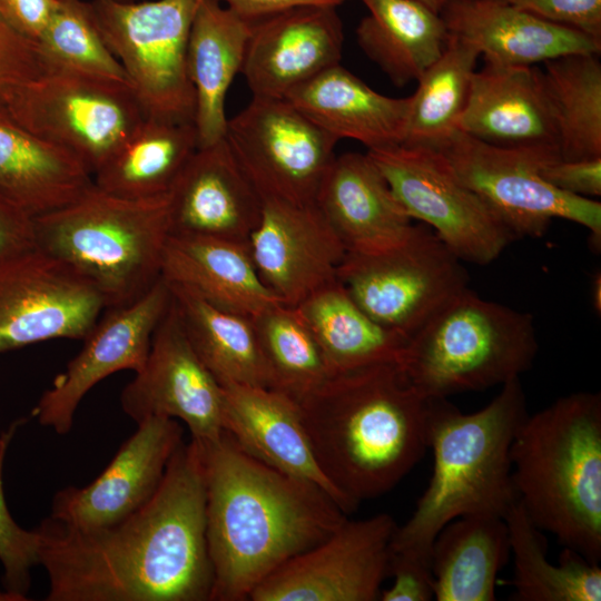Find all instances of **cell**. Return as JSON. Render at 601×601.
I'll list each match as a JSON object with an SVG mask.
<instances>
[{"instance_id":"6da1fadb","label":"cell","mask_w":601,"mask_h":601,"mask_svg":"<svg viewBox=\"0 0 601 601\" xmlns=\"http://www.w3.org/2000/svg\"><path fill=\"white\" fill-rule=\"evenodd\" d=\"M35 530L47 601L210 600L204 466L194 440L178 446L155 494L124 520L76 530L47 516Z\"/></svg>"},{"instance_id":"7a4b0ae2","label":"cell","mask_w":601,"mask_h":601,"mask_svg":"<svg viewBox=\"0 0 601 601\" xmlns=\"http://www.w3.org/2000/svg\"><path fill=\"white\" fill-rule=\"evenodd\" d=\"M197 444L213 601L248 599L268 575L347 519L321 487L256 460L226 431L214 442Z\"/></svg>"},{"instance_id":"3957f363","label":"cell","mask_w":601,"mask_h":601,"mask_svg":"<svg viewBox=\"0 0 601 601\" xmlns=\"http://www.w3.org/2000/svg\"><path fill=\"white\" fill-rule=\"evenodd\" d=\"M297 402L346 514L396 486L428 447L430 398L407 382L398 362L333 374Z\"/></svg>"},{"instance_id":"277c9868","label":"cell","mask_w":601,"mask_h":601,"mask_svg":"<svg viewBox=\"0 0 601 601\" xmlns=\"http://www.w3.org/2000/svg\"><path fill=\"white\" fill-rule=\"evenodd\" d=\"M526 415L520 378L503 384L473 413H462L446 398H430L432 476L411 518L397 525L391 551L431 562L433 541L449 522L469 515L504 519L518 501L510 450Z\"/></svg>"},{"instance_id":"5b68a950","label":"cell","mask_w":601,"mask_h":601,"mask_svg":"<svg viewBox=\"0 0 601 601\" xmlns=\"http://www.w3.org/2000/svg\"><path fill=\"white\" fill-rule=\"evenodd\" d=\"M518 501L563 548L601 559V395L578 392L526 415L510 450Z\"/></svg>"},{"instance_id":"8992f818","label":"cell","mask_w":601,"mask_h":601,"mask_svg":"<svg viewBox=\"0 0 601 601\" xmlns=\"http://www.w3.org/2000/svg\"><path fill=\"white\" fill-rule=\"evenodd\" d=\"M170 234L169 194L124 198L95 183L68 205L35 217L37 248L88 279L106 309L137 300L161 277Z\"/></svg>"},{"instance_id":"52a82bcc","label":"cell","mask_w":601,"mask_h":601,"mask_svg":"<svg viewBox=\"0 0 601 601\" xmlns=\"http://www.w3.org/2000/svg\"><path fill=\"white\" fill-rule=\"evenodd\" d=\"M538 352L533 317L465 288L407 341L400 367L426 398L503 385Z\"/></svg>"},{"instance_id":"ba28073f","label":"cell","mask_w":601,"mask_h":601,"mask_svg":"<svg viewBox=\"0 0 601 601\" xmlns=\"http://www.w3.org/2000/svg\"><path fill=\"white\" fill-rule=\"evenodd\" d=\"M203 0L90 2L100 33L149 119L194 122L188 39Z\"/></svg>"},{"instance_id":"9c48e42d","label":"cell","mask_w":601,"mask_h":601,"mask_svg":"<svg viewBox=\"0 0 601 601\" xmlns=\"http://www.w3.org/2000/svg\"><path fill=\"white\" fill-rule=\"evenodd\" d=\"M3 110L72 152L92 176L146 118L128 83L59 69H45L19 87Z\"/></svg>"},{"instance_id":"30bf717a","label":"cell","mask_w":601,"mask_h":601,"mask_svg":"<svg viewBox=\"0 0 601 601\" xmlns=\"http://www.w3.org/2000/svg\"><path fill=\"white\" fill-rule=\"evenodd\" d=\"M440 151L515 238L540 237L561 218L589 229L600 248V201L559 190L541 175L546 164L561 158L556 146L502 147L456 131Z\"/></svg>"},{"instance_id":"8fae6325","label":"cell","mask_w":601,"mask_h":601,"mask_svg":"<svg viewBox=\"0 0 601 601\" xmlns=\"http://www.w3.org/2000/svg\"><path fill=\"white\" fill-rule=\"evenodd\" d=\"M336 278L381 326L410 338L467 288L459 259L425 225L400 245L370 254L346 253Z\"/></svg>"},{"instance_id":"7c38bea8","label":"cell","mask_w":601,"mask_h":601,"mask_svg":"<svg viewBox=\"0 0 601 601\" xmlns=\"http://www.w3.org/2000/svg\"><path fill=\"white\" fill-rule=\"evenodd\" d=\"M367 155L405 213L428 225L462 262L487 265L515 239L442 151L397 145Z\"/></svg>"},{"instance_id":"4fadbf2b","label":"cell","mask_w":601,"mask_h":601,"mask_svg":"<svg viewBox=\"0 0 601 601\" xmlns=\"http://www.w3.org/2000/svg\"><path fill=\"white\" fill-rule=\"evenodd\" d=\"M225 139L263 200L315 204L337 139L285 98L253 97Z\"/></svg>"},{"instance_id":"5bb4252c","label":"cell","mask_w":601,"mask_h":601,"mask_svg":"<svg viewBox=\"0 0 601 601\" xmlns=\"http://www.w3.org/2000/svg\"><path fill=\"white\" fill-rule=\"evenodd\" d=\"M104 311L88 279L39 248L0 262V354L48 339H83Z\"/></svg>"},{"instance_id":"9a60e30c","label":"cell","mask_w":601,"mask_h":601,"mask_svg":"<svg viewBox=\"0 0 601 601\" xmlns=\"http://www.w3.org/2000/svg\"><path fill=\"white\" fill-rule=\"evenodd\" d=\"M397 525L386 513L346 519L325 540L262 581L253 601H374L388 575Z\"/></svg>"},{"instance_id":"2e32d148","label":"cell","mask_w":601,"mask_h":601,"mask_svg":"<svg viewBox=\"0 0 601 601\" xmlns=\"http://www.w3.org/2000/svg\"><path fill=\"white\" fill-rule=\"evenodd\" d=\"M120 405L136 424L152 416L183 421L197 443L221 436V385L190 344L173 300L155 329L144 367L122 388Z\"/></svg>"},{"instance_id":"e0dca14e","label":"cell","mask_w":601,"mask_h":601,"mask_svg":"<svg viewBox=\"0 0 601 601\" xmlns=\"http://www.w3.org/2000/svg\"><path fill=\"white\" fill-rule=\"evenodd\" d=\"M171 303L160 277L137 300L107 308L83 338V346L43 392L32 415L57 434H67L86 394L109 375L124 370L138 373L145 365L152 335Z\"/></svg>"},{"instance_id":"ac0fdd59","label":"cell","mask_w":601,"mask_h":601,"mask_svg":"<svg viewBox=\"0 0 601 601\" xmlns=\"http://www.w3.org/2000/svg\"><path fill=\"white\" fill-rule=\"evenodd\" d=\"M181 443L177 420L152 416L137 423L136 432L93 481L56 492L49 518L76 530L101 529L124 520L151 499Z\"/></svg>"},{"instance_id":"d6986e66","label":"cell","mask_w":601,"mask_h":601,"mask_svg":"<svg viewBox=\"0 0 601 601\" xmlns=\"http://www.w3.org/2000/svg\"><path fill=\"white\" fill-rule=\"evenodd\" d=\"M247 245L263 283L293 307L335 279L346 254L315 204L276 199L263 200Z\"/></svg>"},{"instance_id":"ffe728a7","label":"cell","mask_w":601,"mask_h":601,"mask_svg":"<svg viewBox=\"0 0 601 601\" xmlns=\"http://www.w3.org/2000/svg\"><path fill=\"white\" fill-rule=\"evenodd\" d=\"M343 42L336 7L293 8L253 23L240 72L253 97L285 98L339 63Z\"/></svg>"},{"instance_id":"44dd1931","label":"cell","mask_w":601,"mask_h":601,"mask_svg":"<svg viewBox=\"0 0 601 601\" xmlns=\"http://www.w3.org/2000/svg\"><path fill=\"white\" fill-rule=\"evenodd\" d=\"M263 199L226 139L199 147L169 193L170 231L247 243Z\"/></svg>"},{"instance_id":"7402d4cb","label":"cell","mask_w":601,"mask_h":601,"mask_svg":"<svg viewBox=\"0 0 601 601\" xmlns=\"http://www.w3.org/2000/svg\"><path fill=\"white\" fill-rule=\"evenodd\" d=\"M315 206L349 254L393 248L414 228L413 219L367 152L335 156L322 180Z\"/></svg>"},{"instance_id":"603a6c76","label":"cell","mask_w":601,"mask_h":601,"mask_svg":"<svg viewBox=\"0 0 601 601\" xmlns=\"http://www.w3.org/2000/svg\"><path fill=\"white\" fill-rule=\"evenodd\" d=\"M450 35L485 63L535 66L572 53L601 52V41L501 0H451L441 12Z\"/></svg>"},{"instance_id":"cb8c5ba5","label":"cell","mask_w":601,"mask_h":601,"mask_svg":"<svg viewBox=\"0 0 601 601\" xmlns=\"http://www.w3.org/2000/svg\"><path fill=\"white\" fill-rule=\"evenodd\" d=\"M221 388L224 431L240 449L275 470L314 483L343 511L315 457L298 402L270 387L223 384Z\"/></svg>"},{"instance_id":"d4e9b609","label":"cell","mask_w":601,"mask_h":601,"mask_svg":"<svg viewBox=\"0 0 601 601\" xmlns=\"http://www.w3.org/2000/svg\"><path fill=\"white\" fill-rule=\"evenodd\" d=\"M457 131L502 147H558L541 69L485 63L475 70Z\"/></svg>"},{"instance_id":"484cf974","label":"cell","mask_w":601,"mask_h":601,"mask_svg":"<svg viewBox=\"0 0 601 601\" xmlns=\"http://www.w3.org/2000/svg\"><path fill=\"white\" fill-rule=\"evenodd\" d=\"M285 99L337 140L353 139L367 150L404 141L411 97L382 95L339 63L297 86Z\"/></svg>"},{"instance_id":"4316f807","label":"cell","mask_w":601,"mask_h":601,"mask_svg":"<svg viewBox=\"0 0 601 601\" xmlns=\"http://www.w3.org/2000/svg\"><path fill=\"white\" fill-rule=\"evenodd\" d=\"M161 277L215 307L248 317L282 303L260 279L247 243L170 234Z\"/></svg>"},{"instance_id":"83f0119b","label":"cell","mask_w":601,"mask_h":601,"mask_svg":"<svg viewBox=\"0 0 601 601\" xmlns=\"http://www.w3.org/2000/svg\"><path fill=\"white\" fill-rule=\"evenodd\" d=\"M253 23L216 0H203L193 20L187 69L195 91L198 148L225 138V101L242 71Z\"/></svg>"},{"instance_id":"f1b7e54d","label":"cell","mask_w":601,"mask_h":601,"mask_svg":"<svg viewBox=\"0 0 601 601\" xmlns=\"http://www.w3.org/2000/svg\"><path fill=\"white\" fill-rule=\"evenodd\" d=\"M93 184L72 152L40 139L0 109V190L33 217L77 199Z\"/></svg>"},{"instance_id":"f546056e","label":"cell","mask_w":601,"mask_h":601,"mask_svg":"<svg viewBox=\"0 0 601 601\" xmlns=\"http://www.w3.org/2000/svg\"><path fill=\"white\" fill-rule=\"evenodd\" d=\"M361 2L368 11L356 28L362 51L395 86L416 81L447 43L442 16L417 0Z\"/></svg>"},{"instance_id":"4dcf8cb0","label":"cell","mask_w":601,"mask_h":601,"mask_svg":"<svg viewBox=\"0 0 601 601\" xmlns=\"http://www.w3.org/2000/svg\"><path fill=\"white\" fill-rule=\"evenodd\" d=\"M509 556L504 519L469 515L449 522L431 548L434 599L495 600L496 578Z\"/></svg>"},{"instance_id":"1f68e13d","label":"cell","mask_w":601,"mask_h":601,"mask_svg":"<svg viewBox=\"0 0 601 601\" xmlns=\"http://www.w3.org/2000/svg\"><path fill=\"white\" fill-rule=\"evenodd\" d=\"M295 307L317 339L332 374L400 363L408 338L372 319L337 278Z\"/></svg>"},{"instance_id":"d6a6232c","label":"cell","mask_w":601,"mask_h":601,"mask_svg":"<svg viewBox=\"0 0 601 601\" xmlns=\"http://www.w3.org/2000/svg\"><path fill=\"white\" fill-rule=\"evenodd\" d=\"M167 284L190 344L218 383L272 388L253 318L215 307L183 286Z\"/></svg>"},{"instance_id":"836d02e7","label":"cell","mask_w":601,"mask_h":601,"mask_svg":"<svg viewBox=\"0 0 601 601\" xmlns=\"http://www.w3.org/2000/svg\"><path fill=\"white\" fill-rule=\"evenodd\" d=\"M198 148L194 122L145 118L128 140L93 174L100 189L124 198L168 195Z\"/></svg>"},{"instance_id":"e575fe53","label":"cell","mask_w":601,"mask_h":601,"mask_svg":"<svg viewBox=\"0 0 601 601\" xmlns=\"http://www.w3.org/2000/svg\"><path fill=\"white\" fill-rule=\"evenodd\" d=\"M513 558V593L516 601H600L601 569L582 554L563 548L556 564L546 558V541L522 504L504 518Z\"/></svg>"},{"instance_id":"d590c367","label":"cell","mask_w":601,"mask_h":601,"mask_svg":"<svg viewBox=\"0 0 601 601\" xmlns=\"http://www.w3.org/2000/svg\"><path fill=\"white\" fill-rule=\"evenodd\" d=\"M541 72L561 158L601 157L599 55H565L545 61Z\"/></svg>"},{"instance_id":"8d00e7d4","label":"cell","mask_w":601,"mask_h":601,"mask_svg":"<svg viewBox=\"0 0 601 601\" xmlns=\"http://www.w3.org/2000/svg\"><path fill=\"white\" fill-rule=\"evenodd\" d=\"M479 51L450 35L442 55L416 80L403 144L441 150L457 131Z\"/></svg>"},{"instance_id":"74e56055","label":"cell","mask_w":601,"mask_h":601,"mask_svg":"<svg viewBox=\"0 0 601 601\" xmlns=\"http://www.w3.org/2000/svg\"><path fill=\"white\" fill-rule=\"evenodd\" d=\"M252 318L272 388L298 401L333 375L317 339L296 307L280 303Z\"/></svg>"},{"instance_id":"f35d334b","label":"cell","mask_w":601,"mask_h":601,"mask_svg":"<svg viewBox=\"0 0 601 601\" xmlns=\"http://www.w3.org/2000/svg\"><path fill=\"white\" fill-rule=\"evenodd\" d=\"M36 43L45 69L128 83L121 63L100 33L90 2L58 0L50 22Z\"/></svg>"},{"instance_id":"ab89813d","label":"cell","mask_w":601,"mask_h":601,"mask_svg":"<svg viewBox=\"0 0 601 601\" xmlns=\"http://www.w3.org/2000/svg\"><path fill=\"white\" fill-rule=\"evenodd\" d=\"M21 420L4 431L0 445V563L3 569L2 587L21 601L28 600L31 569L39 564V535L21 528L11 516L3 490V462L7 449Z\"/></svg>"},{"instance_id":"60d3db41","label":"cell","mask_w":601,"mask_h":601,"mask_svg":"<svg viewBox=\"0 0 601 601\" xmlns=\"http://www.w3.org/2000/svg\"><path fill=\"white\" fill-rule=\"evenodd\" d=\"M43 70L37 43L13 30L0 16V109L19 87Z\"/></svg>"},{"instance_id":"b9f144b4","label":"cell","mask_w":601,"mask_h":601,"mask_svg":"<svg viewBox=\"0 0 601 601\" xmlns=\"http://www.w3.org/2000/svg\"><path fill=\"white\" fill-rule=\"evenodd\" d=\"M555 24L601 41V0H509Z\"/></svg>"},{"instance_id":"7bdbcfd3","label":"cell","mask_w":601,"mask_h":601,"mask_svg":"<svg viewBox=\"0 0 601 601\" xmlns=\"http://www.w3.org/2000/svg\"><path fill=\"white\" fill-rule=\"evenodd\" d=\"M388 575L393 583L381 590L382 601H430L434 599L431 562L420 556L391 551Z\"/></svg>"},{"instance_id":"ee69618b","label":"cell","mask_w":601,"mask_h":601,"mask_svg":"<svg viewBox=\"0 0 601 601\" xmlns=\"http://www.w3.org/2000/svg\"><path fill=\"white\" fill-rule=\"evenodd\" d=\"M541 175L550 185L566 194L591 199L601 195V157L579 160L558 158L546 164Z\"/></svg>"},{"instance_id":"f6af8a7d","label":"cell","mask_w":601,"mask_h":601,"mask_svg":"<svg viewBox=\"0 0 601 601\" xmlns=\"http://www.w3.org/2000/svg\"><path fill=\"white\" fill-rule=\"evenodd\" d=\"M35 248V217L0 190V262Z\"/></svg>"},{"instance_id":"bcb514c9","label":"cell","mask_w":601,"mask_h":601,"mask_svg":"<svg viewBox=\"0 0 601 601\" xmlns=\"http://www.w3.org/2000/svg\"><path fill=\"white\" fill-rule=\"evenodd\" d=\"M57 3L58 0H0V16L18 33L37 42Z\"/></svg>"},{"instance_id":"7dc6e473","label":"cell","mask_w":601,"mask_h":601,"mask_svg":"<svg viewBox=\"0 0 601 601\" xmlns=\"http://www.w3.org/2000/svg\"><path fill=\"white\" fill-rule=\"evenodd\" d=\"M252 23L276 13L304 6L338 7L346 0H216Z\"/></svg>"},{"instance_id":"c3c4849f","label":"cell","mask_w":601,"mask_h":601,"mask_svg":"<svg viewBox=\"0 0 601 601\" xmlns=\"http://www.w3.org/2000/svg\"><path fill=\"white\" fill-rule=\"evenodd\" d=\"M592 305L595 312L600 313L601 311V275L600 273L593 276L592 280Z\"/></svg>"},{"instance_id":"681fc988","label":"cell","mask_w":601,"mask_h":601,"mask_svg":"<svg viewBox=\"0 0 601 601\" xmlns=\"http://www.w3.org/2000/svg\"><path fill=\"white\" fill-rule=\"evenodd\" d=\"M417 1L424 4L425 7H427L428 9H431L432 11L441 14V12L444 10V8L447 6V3L451 0H417Z\"/></svg>"},{"instance_id":"f907efd6","label":"cell","mask_w":601,"mask_h":601,"mask_svg":"<svg viewBox=\"0 0 601 601\" xmlns=\"http://www.w3.org/2000/svg\"><path fill=\"white\" fill-rule=\"evenodd\" d=\"M0 601H21L18 597L0 587Z\"/></svg>"},{"instance_id":"816d5d0a","label":"cell","mask_w":601,"mask_h":601,"mask_svg":"<svg viewBox=\"0 0 601 601\" xmlns=\"http://www.w3.org/2000/svg\"><path fill=\"white\" fill-rule=\"evenodd\" d=\"M114 1H119V2H134V1H141V0H114Z\"/></svg>"},{"instance_id":"f5cc1de1","label":"cell","mask_w":601,"mask_h":601,"mask_svg":"<svg viewBox=\"0 0 601 601\" xmlns=\"http://www.w3.org/2000/svg\"><path fill=\"white\" fill-rule=\"evenodd\" d=\"M3 439H4V432L0 435V445H1L2 441H3Z\"/></svg>"},{"instance_id":"db71d44e","label":"cell","mask_w":601,"mask_h":601,"mask_svg":"<svg viewBox=\"0 0 601 601\" xmlns=\"http://www.w3.org/2000/svg\"><path fill=\"white\" fill-rule=\"evenodd\" d=\"M501 1H509V0H501Z\"/></svg>"}]
</instances>
